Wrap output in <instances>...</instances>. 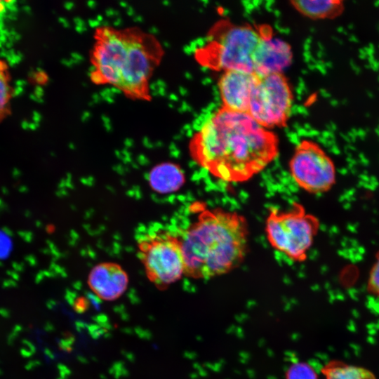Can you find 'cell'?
<instances>
[{
	"mask_svg": "<svg viewBox=\"0 0 379 379\" xmlns=\"http://www.w3.org/2000/svg\"><path fill=\"white\" fill-rule=\"evenodd\" d=\"M189 150L196 164L213 177L238 183L251 179L277 158L279 139L247 112L221 107L194 133Z\"/></svg>",
	"mask_w": 379,
	"mask_h": 379,
	"instance_id": "1",
	"label": "cell"
},
{
	"mask_svg": "<svg viewBox=\"0 0 379 379\" xmlns=\"http://www.w3.org/2000/svg\"><path fill=\"white\" fill-rule=\"evenodd\" d=\"M90 53L91 81L111 85L135 100H151L149 84L164 50L152 34L139 27H98Z\"/></svg>",
	"mask_w": 379,
	"mask_h": 379,
	"instance_id": "2",
	"label": "cell"
},
{
	"mask_svg": "<svg viewBox=\"0 0 379 379\" xmlns=\"http://www.w3.org/2000/svg\"><path fill=\"white\" fill-rule=\"evenodd\" d=\"M248 225L237 212L203 211L180 236L184 275L210 279L238 267L247 253Z\"/></svg>",
	"mask_w": 379,
	"mask_h": 379,
	"instance_id": "3",
	"label": "cell"
},
{
	"mask_svg": "<svg viewBox=\"0 0 379 379\" xmlns=\"http://www.w3.org/2000/svg\"><path fill=\"white\" fill-rule=\"evenodd\" d=\"M260 36V26L220 21L195 50L194 57L201 66L212 70L253 72V54Z\"/></svg>",
	"mask_w": 379,
	"mask_h": 379,
	"instance_id": "4",
	"label": "cell"
},
{
	"mask_svg": "<svg viewBox=\"0 0 379 379\" xmlns=\"http://www.w3.org/2000/svg\"><path fill=\"white\" fill-rule=\"evenodd\" d=\"M319 227L315 215L307 213L302 204L293 202L287 211L270 208L265 230L272 248L292 261L302 262L307 258Z\"/></svg>",
	"mask_w": 379,
	"mask_h": 379,
	"instance_id": "5",
	"label": "cell"
},
{
	"mask_svg": "<svg viewBox=\"0 0 379 379\" xmlns=\"http://www.w3.org/2000/svg\"><path fill=\"white\" fill-rule=\"evenodd\" d=\"M139 258L148 279L164 290L184 275L180 236L161 231L145 234L138 241Z\"/></svg>",
	"mask_w": 379,
	"mask_h": 379,
	"instance_id": "6",
	"label": "cell"
},
{
	"mask_svg": "<svg viewBox=\"0 0 379 379\" xmlns=\"http://www.w3.org/2000/svg\"><path fill=\"white\" fill-rule=\"evenodd\" d=\"M293 94L283 73L260 77L247 113L267 129L284 126L291 114Z\"/></svg>",
	"mask_w": 379,
	"mask_h": 379,
	"instance_id": "7",
	"label": "cell"
},
{
	"mask_svg": "<svg viewBox=\"0 0 379 379\" xmlns=\"http://www.w3.org/2000/svg\"><path fill=\"white\" fill-rule=\"evenodd\" d=\"M288 166L294 182L309 193H325L335 184L336 171L333 160L312 140H302L296 145Z\"/></svg>",
	"mask_w": 379,
	"mask_h": 379,
	"instance_id": "8",
	"label": "cell"
},
{
	"mask_svg": "<svg viewBox=\"0 0 379 379\" xmlns=\"http://www.w3.org/2000/svg\"><path fill=\"white\" fill-rule=\"evenodd\" d=\"M261 36L253 54V72L258 77L282 73L293 59L291 46L274 36L270 27L260 26Z\"/></svg>",
	"mask_w": 379,
	"mask_h": 379,
	"instance_id": "9",
	"label": "cell"
},
{
	"mask_svg": "<svg viewBox=\"0 0 379 379\" xmlns=\"http://www.w3.org/2000/svg\"><path fill=\"white\" fill-rule=\"evenodd\" d=\"M259 77L251 72L230 70L222 72L218 83L222 107L232 111L247 112Z\"/></svg>",
	"mask_w": 379,
	"mask_h": 379,
	"instance_id": "10",
	"label": "cell"
},
{
	"mask_svg": "<svg viewBox=\"0 0 379 379\" xmlns=\"http://www.w3.org/2000/svg\"><path fill=\"white\" fill-rule=\"evenodd\" d=\"M128 276L117 263L105 262L95 265L88 277L90 289L100 299L112 301L126 291Z\"/></svg>",
	"mask_w": 379,
	"mask_h": 379,
	"instance_id": "11",
	"label": "cell"
},
{
	"mask_svg": "<svg viewBox=\"0 0 379 379\" xmlns=\"http://www.w3.org/2000/svg\"><path fill=\"white\" fill-rule=\"evenodd\" d=\"M152 190L160 194L179 190L185 182V175L180 166L173 162H164L153 167L148 175Z\"/></svg>",
	"mask_w": 379,
	"mask_h": 379,
	"instance_id": "12",
	"label": "cell"
},
{
	"mask_svg": "<svg viewBox=\"0 0 379 379\" xmlns=\"http://www.w3.org/2000/svg\"><path fill=\"white\" fill-rule=\"evenodd\" d=\"M291 4L300 14L313 20L332 19L344 10L343 1L340 0H297Z\"/></svg>",
	"mask_w": 379,
	"mask_h": 379,
	"instance_id": "13",
	"label": "cell"
},
{
	"mask_svg": "<svg viewBox=\"0 0 379 379\" xmlns=\"http://www.w3.org/2000/svg\"><path fill=\"white\" fill-rule=\"evenodd\" d=\"M326 379H376L368 369L333 360L321 369Z\"/></svg>",
	"mask_w": 379,
	"mask_h": 379,
	"instance_id": "14",
	"label": "cell"
},
{
	"mask_svg": "<svg viewBox=\"0 0 379 379\" xmlns=\"http://www.w3.org/2000/svg\"><path fill=\"white\" fill-rule=\"evenodd\" d=\"M6 65L0 60V121L11 112L13 88Z\"/></svg>",
	"mask_w": 379,
	"mask_h": 379,
	"instance_id": "15",
	"label": "cell"
},
{
	"mask_svg": "<svg viewBox=\"0 0 379 379\" xmlns=\"http://www.w3.org/2000/svg\"><path fill=\"white\" fill-rule=\"evenodd\" d=\"M286 379H317L314 370L307 364L298 362L288 369Z\"/></svg>",
	"mask_w": 379,
	"mask_h": 379,
	"instance_id": "16",
	"label": "cell"
},
{
	"mask_svg": "<svg viewBox=\"0 0 379 379\" xmlns=\"http://www.w3.org/2000/svg\"><path fill=\"white\" fill-rule=\"evenodd\" d=\"M367 290L379 300V251L376 254L375 262L369 272Z\"/></svg>",
	"mask_w": 379,
	"mask_h": 379,
	"instance_id": "17",
	"label": "cell"
},
{
	"mask_svg": "<svg viewBox=\"0 0 379 379\" xmlns=\"http://www.w3.org/2000/svg\"><path fill=\"white\" fill-rule=\"evenodd\" d=\"M41 364V362L39 360H31L25 364V368L26 370L30 371L34 368L40 366Z\"/></svg>",
	"mask_w": 379,
	"mask_h": 379,
	"instance_id": "18",
	"label": "cell"
},
{
	"mask_svg": "<svg viewBox=\"0 0 379 379\" xmlns=\"http://www.w3.org/2000/svg\"><path fill=\"white\" fill-rule=\"evenodd\" d=\"M22 343L24 344L25 345H26L29 348V350H30L32 354L35 353L36 347L29 340L24 339V340H22Z\"/></svg>",
	"mask_w": 379,
	"mask_h": 379,
	"instance_id": "19",
	"label": "cell"
},
{
	"mask_svg": "<svg viewBox=\"0 0 379 379\" xmlns=\"http://www.w3.org/2000/svg\"><path fill=\"white\" fill-rule=\"evenodd\" d=\"M18 336V334L12 331V332H11L8 334V338H7L8 344L10 345H13L14 343V340L17 338Z\"/></svg>",
	"mask_w": 379,
	"mask_h": 379,
	"instance_id": "20",
	"label": "cell"
},
{
	"mask_svg": "<svg viewBox=\"0 0 379 379\" xmlns=\"http://www.w3.org/2000/svg\"><path fill=\"white\" fill-rule=\"evenodd\" d=\"M20 352V354L25 358L30 357L33 354L30 350L25 348H22Z\"/></svg>",
	"mask_w": 379,
	"mask_h": 379,
	"instance_id": "21",
	"label": "cell"
},
{
	"mask_svg": "<svg viewBox=\"0 0 379 379\" xmlns=\"http://www.w3.org/2000/svg\"><path fill=\"white\" fill-rule=\"evenodd\" d=\"M0 315L2 317L8 318L10 317V312L5 308H0Z\"/></svg>",
	"mask_w": 379,
	"mask_h": 379,
	"instance_id": "22",
	"label": "cell"
},
{
	"mask_svg": "<svg viewBox=\"0 0 379 379\" xmlns=\"http://www.w3.org/2000/svg\"><path fill=\"white\" fill-rule=\"evenodd\" d=\"M44 328L46 331L51 332L53 330L54 328H53V326L51 323L47 322L44 324Z\"/></svg>",
	"mask_w": 379,
	"mask_h": 379,
	"instance_id": "23",
	"label": "cell"
},
{
	"mask_svg": "<svg viewBox=\"0 0 379 379\" xmlns=\"http://www.w3.org/2000/svg\"><path fill=\"white\" fill-rule=\"evenodd\" d=\"M22 330H23V328L20 324L15 325L13 328V331L17 333L18 334H19L20 332H22Z\"/></svg>",
	"mask_w": 379,
	"mask_h": 379,
	"instance_id": "24",
	"label": "cell"
},
{
	"mask_svg": "<svg viewBox=\"0 0 379 379\" xmlns=\"http://www.w3.org/2000/svg\"><path fill=\"white\" fill-rule=\"evenodd\" d=\"M44 352V354L48 357H50L51 359L53 358V354L49 349L45 348Z\"/></svg>",
	"mask_w": 379,
	"mask_h": 379,
	"instance_id": "25",
	"label": "cell"
},
{
	"mask_svg": "<svg viewBox=\"0 0 379 379\" xmlns=\"http://www.w3.org/2000/svg\"><path fill=\"white\" fill-rule=\"evenodd\" d=\"M55 305V302L53 300H48L47 302H46V306L48 309H52L53 305Z\"/></svg>",
	"mask_w": 379,
	"mask_h": 379,
	"instance_id": "26",
	"label": "cell"
}]
</instances>
